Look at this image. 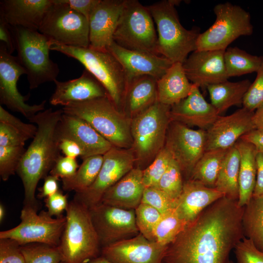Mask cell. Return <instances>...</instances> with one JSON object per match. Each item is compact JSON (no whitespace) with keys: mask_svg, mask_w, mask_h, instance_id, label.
<instances>
[{"mask_svg":"<svg viewBox=\"0 0 263 263\" xmlns=\"http://www.w3.org/2000/svg\"><path fill=\"white\" fill-rule=\"evenodd\" d=\"M253 120L256 129L263 130V105L254 112Z\"/></svg>","mask_w":263,"mask_h":263,"instance_id":"680465c9","label":"cell"},{"mask_svg":"<svg viewBox=\"0 0 263 263\" xmlns=\"http://www.w3.org/2000/svg\"><path fill=\"white\" fill-rule=\"evenodd\" d=\"M183 175L177 163L173 159L156 186L170 198L177 201L183 187Z\"/></svg>","mask_w":263,"mask_h":263,"instance_id":"f35d334b","label":"cell"},{"mask_svg":"<svg viewBox=\"0 0 263 263\" xmlns=\"http://www.w3.org/2000/svg\"><path fill=\"white\" fill-rule=\"evenodd\" d=\"M244 207L224 196L204 210L168 245L162 263H227L244 237Z\"/></svg>","mask_w":263,"mask_h":263,"instance_id":"6da1fadb","label":"cell"},{"mask_svg":"<svg viewBox=\"0 0 263 263\" xmlns=\"http://www.w3.org/2000/svg\"><path fill=\"white\" fill-rule=\"evenodd\" d=\"M256 180L252 197L263 196V153L257 152Z\"/></svg>","mask_w":263,"mask_h":263,"instance_id":"9f6ffc18","label":"cell"},{"mask_svg":"<svg viewBox=\"0 0 263 263\" xmlns=\"http://www.w3.org/2000/svg\"><path fill=\"white\" fill-rule=\"evenodd\" d=\"M257 76L245 93L243 102V107L254 112L263 105V56Z\"/></svg>","mask_w":263,"mask_h":263,"instance_id":"ee69618b","label":"cell"},{"mask_svg":"<svg viewBox=\"0 0 263 263\" xmlns=\"http://www.w3.org/2000/svg\"><path fill=\"white\" fill-rule=\"evenodd\" d=\"M113 39L124 48L161 56L153 18L138 0H124Z\"/></svg>","mask_w":263,"mask_h":263,"instance_id":"9c48e42d","label":"cell"},{"mask_svg":"<svg viewBox=\"0 0 263 263\" xmlns=\"http://www.w3.org/2000/svg\"><path fill=\"white\" fill-rule=\"evenodd\" d=\"M157 79L140 75L129 81L123 112L132 119L157 101Z\"/></svg>","mask_w":263,"mask_h":263,"instance_id":"83f0119b","label":"cell"},{"mask_svg":"<svg viewBox=\"0 0 263 263\" xmlns=\"http://www.w3.org/2000/svg\"><path fill=\"white\" fill-rule=\"evenodd\" d=\"M101 169L93 184L75 193V200L90 208L101 203L104 193L134 168L135 157L132 148L112 147L103 155Z\"/></svg>","mask_w":263,"mask_h":263,"instance_id":"4fadbf2b","label":"cell"},{"mask_svg":"<svg viewBox=\"0 0 263 263\" xmlns=\"http://www.w3.org/2000/svg\"><path fill=\"white\" fill-rule=\"evenodd\" d=\"M179 0H164L147 6L157 27L158 51L173 63H183L197 50L199 30H187L181 24L175 7Z\"/></svg>","mask_w":263,"mask_h":263,"instance_id":"8992f818","label":"cell"},{"mask_svg":"<svg viewBox=\"0 0 263 263\" xmlns=\"http://www.w3.org/2000/svg\"><path fill=\"white\" fill-rule=\"evenodd\" d=\"M250 81L244 79L238 82L227 81L208 85L211 104L222 113L232 106L243 104L244 96L251 85Z\"/></svg>","mask_w":263,"mask_h":263,"instance_id":"4dcf8cb0","label":"cell"},{"mask_svg":"<svg viewBox=\"0 0 263 263\" xmlns=\"http://www.w3.org/2000/svg\"><path fill=\"white\" fill-rule=\"evenodd\" d=\"M224 196L215 188L188 179L184 182L175 210L179 217L188 224L208 206Z\"/></svg>","mask_w":263,"mask_h":263,"instance_id":"484cf974","label":"cell"},{"mask_svg":"<svg viewBox=\"0 0 263 263\" xmlns=\"http://www.w3.org/2000/svg\"><path fill=\"white\" fill-rule=\"evenodd\" d=\"M141 203L150 205L163 214L175 208L177 201L154 187L145 188Z\"/></svg>","mask_w":263,"mask_h":263,"instance_id":"7bdbcfd3","label":"cell"},{"mask_svg":"<svg viewBox=\"0 0 263 263\" xmlns=\"http://www.w3.org/2000/svg\"><path fill=\"white\" fill-rule=\"evenodd\" d=\"M58 139L67 138L77 143L82 148V159L95 155H104L113 146L83 119L63 113L57 125Z\"/></svg>","mask_w":263,"mask_h":263,"instance_id":"44dd1931","label":"cell"},{"mask_svg":"<svg viewBox=\"0 0 263 263\" xmlns=\"http://www.w3.org/2000/svg\"><path fill=\"white\" fill-rule=\"evenodd\" d=\"M167 247L139 233L103 247L102 256L113 263H162Z\"/></svg>","mask_w":263,"mask_h":263,"instance_id":"e0dca14e","label":"cell"},{"mask_svg":"<svg viewBox=\"0 0 263 263\" xmlns=\"http://www.w3.org/2000/svg\"><path fill=\"white\" fill-rule=\"evenodd\" d=\"M242 226L244 236L263 251V196L252 197L244 207Z\"/></svg>","mask_w":263,"mask_h":263,"instance_id":"d6a6232c","label":"cell"},{"mask_svg":"<svg viewBox=\"0 0 263 263\" xmlns=\"http://www.w3.org/2000/svg\"><path fill=\"white\" fill-rule=\"evenodd\" d=\"M50 49L81 63L105 88L114 105L123 112L128 76L119 61L109 51L77 47L50 41Z\"/></svg>","mask_w":263,"mask_h":263,"instance_id":"277c9868","label":"cell"},{"mask_svg":"<svg viewBox=\"0 0 263 263\" xmlns=\"http://www.w3.org/2000/svg\"><path fill=\"white\" fill-rule=\"evenodd\" d=\"M170 107L157 101L131 119L132 148L137 167H148L164 147Z\"/></svg>","mask_w":263,"mask_h":263,"instance_id":"ba28073f","label":"cell"},{"mask_svg":"<svg viewBox=\"0 0 263 263\" xmlns=\"http://www.w3.org/2000/svg\"><path fill=\"white\" fill-rule=\"evenodd\" d=\"M45 202L49 214L56 217L62 216V213L64 210L66 211L69 204L67 195H64L59 190L45 198Z\"/></svg>","mask_w":263,"mask_h":263,"instance_id":"f907efd6","label":"cell"},{"mask_svg":"<svg viewBox=\"0 0 263 263\" xmlns=\"http://www.w3.org/2000/svg\"><path fill=\"white\" fill-rule=\"evenodd\" d=\"M62 110L86 121L113 147L132 148L131 119L118 110L108 95L72 103Z\"/></svg>","mask_w":263,"mask_h":263,"instance_id":"3957f363","label":"cell"},{"mask_svg":"<svg viewBox=\"0 0 263 263\" xmlns=\"http://www.w3.org/2000/svg\"><path fill=\"white\" fill-rule=\"evenodd\" d=\"M227 263H234V262H233L232 261H230L229 260V261Z\"/></svg>","mask_w":263,"mask_h":263,"instance_id":"6125c7cd","label":"cell"},{"mask_svg":"<svg viewBox=\"0 0 263 263\" xmlns=\"http://www.w3.org/2000/svg\"><path fill=\"white\" fill-rule=\"evenodd\" d=\"M79 167L75 158L60 155L49 173L61 180L69 179L74 176Z\"/></svg>","mask_w":263,"mask_h":263,"instance_id":"c3c4849f","label":"cell"},{"mask_svg":"<svg viewBox=\"0 0 263 263\" xmlns=\"http://www.w3.org/2000/svg\"><path fill=\"white\" fill-rule=\"evenodd\" d=\"M108 50L123 67L128 82L136 76L144 75L151 76L158 80L173 64L163 56L129 50L120 46L114 41Z\"/></svg>","mask_w":263,"mask_h":263,"instance_id":"7402d4cb","label":"cell"},{"mask_svg":"<svg viewBox=\"0 0 263 263\" xmlns=\"http://www.w3.org/2000/svg\"><path fill=\"white\" fill-rule=\"evenodd\" d=\"M27 139L11 126L0 123V147L23 146Z\"/></svg>","mask_w":263,"mask_h":263,"instance_id":"681fc988","label":"cell"},{"mask_svg":"<svg viewBox=\"0 0 263 263\" xmlns=\"http://www.w3.org/2000/svg\"><path fill=\"white\" fill-rule=\"evenodd\" d=\"M100 0H59L63 3L68 5L72 9L82 15L88 20L94 8Z\"/></svg>","mask_w":263,"mask_h":263,"instance_id":"816d5d0a","label":"cell"},{"mask_svg":"<svg viewBox=\"0 0 263 263\" xmlns=\"http://www.w3.org/2000/svg\"><path fill=\"white\" fill-rule=\"evenodd\" d=\"M59 148L65 156L75 158L80 156L83 159V150L81 146L75 141L67 138L59 140Z\"/></svg>","mask_w":263,"mask_h":263,"instance_id":"db71d44e","label":"cell"},{"mask_svg":"<svg viewBox=\"0 0 263 263\" xmlns=\"http://www.w3.org/2000/svg\"><path fill=\"white\" fill-rule=\"evenodd\" d=\"M254 112L244 108L226 116H219L206 131V151L233 147L245 134L256 129Z\"/></svg>","mask_w":263,"mask_h":263,"instance_id":"ac0fdd59","label":"cell"},{"mask_svg":"<svg viewBox=\"0 0 263 263\" xmlns=\"http://www.w3.org/2000/svg\"><path fill=\"white\" fill-rule=\"evenodd\" d=\"M240 156L234 145L227 151L219 172L215 188L225 196L238 201Z\"/></svg>","mask_w":263,"mask_h":263,"instance_id":"1f68e13d","label":"cell"},{"mask_svg":"<svg viewBox=\"0 0 263 263\" xmlns=\"http://www.w3.org/2000/svg\"><path fill=\"white\" fill-rule=\"evenodd\" d=\"M25 263H60V253L57 247L32 244L20 246Z\"/></svg>","mask_w":263,"mask_h":263,"instance_id":"ab89813d","label":"cell"},{"mask_svg":"<svg viewBox=\"0 0 263 263\" xmlns=\"http://www.w3.org/2000/svg\"><path fill=\"white\" fill-rule=\"evenodd\" d=\"M0 263H25L20 245L16 241L0 239Z\"/></svg>","mask_w":263,"mask_h":263,"instance_id":"bcb514c9","label":"cell"},{"mask_svg":"<svg viewBox=\"0 0 263 263\" xmlns=\"http://www.w3.org/2000/svg\"><path fill=\"white\" fill-rule=\"evenodd\" d=\"M234 249L236 263H263V251L244 236Z\"/></svg>","mask_w":263,"mask_h":263,"instance_id":"f6af8a7d","label":"cell"},{"mask_svg":"<svg viewBox=\"0 0 263 263\" xmlns=\"http://www.w3.org/2000/svg\"><path fill=\"white\" fill-rule=\"evenodd\" d=\"M65 211L66 224L57 246L61 263H88L97 257L100 245L89 208L74 199Z\"/></svg>","mask_w":263,"mask_h":263,"instance_id":"5b68a950","label":"cell"},{"mask_svg":"<svg viewBox=\"0 0 263 263\" xmlns=\"http://www.w3.org/2000/svg\"><path fill=\"white\" fill-rule=\"evenodd\" d=\"M52 0H3L0 15L11 26L38 31Z\"/></svg>","mask_w":263,"mask_h":263,"instance_id":"d4e9b609","label":"cell"},{"mask_svg":"<svg viewBox=\"0 0 263 263\" xmlns=\"http://www.w3.org/2000/svg\"><path fill=\"white\" fill-rule=\"evenodd\" d=\"M62 114V110L54 111L50 108L29 119L37 124V131L16 172L23 185L25 205L36 207L37 185L40 179L47 176L60 156L56 128Z\"/></svg>","mask_w":263,"mask_h":263,"instance_id":"7a4b0ae2","label":"cell"},{"mask_svg":"<svg viewBox=\"0 0 263 263\" xmlns=\"http://www.w3.org/2000/svg\"><path fill=\"white\" fill-rule=\"evenodd\" d=\"M145 186L142 169L134 167L103 194L101 203L125 209H135L141 203Z\"/></svg>","mask_w":263,"mask_h":263,"instance_id":"4316f807","label":"cell"},{"mask_svg":"<svg viewBox=\"0 0 263 263\" xmlns=\"http://www.w3.org/2000/svg\"><path fill=\"white\" fill-rule=\"evenodd\" d=\"M0 123L7 124L19 132L27 140L33 138L37 127L33 124L25 123L0 106Z\"/></svg>","mask_w":263,"mask_h":263,"instance_id":"7dc6e473","label":"cell"},{"mask_svg":"<svg viewBox=\"0 0 263 263\" xmlns=\"http://www.w3.org/2000/svg\"><path fill=\"white\" fill-rule=\"evenodd\" d=\"M171 120L207 131L219 116L217 111L204 98L199 87L193 84L189 95L170 107Z\"/></svg>","mask_w":263,"mask_h":263,"instance_id":"603a6c76","label":"cell"},{"mask_svg":"<svg viewBox=\"0 0 263 263\" xmlns=\"http://www.w3.org/2000/svg\"><path fill=\"white\" fill-rule=\"evenodd\" d=\"M225 50H196L182 63L188 80L199 87L227 80L225 61Z\"/></svg>","mask_w":263,"mask_h":263,"instance_id":"d6986e66","label":"cell"},{"mask_svg":"<svg viewBox=\"0 0 263 263\" xmlns=\"http://www.w3.org/2000/svg\"><path fill=\"white\" fill-rule=\"evenodd\" d=\"M235 145L240 156L238 204L239 207H244L252 197L256 184L257 151L252 144L241 139Z\"/></svg>","mask_w":263,"mask_h":263,"instance_id":"f546056e","label":"cell"},{"mask_svg":"<svg viewBox=\"0 0 263 263\" xmlns=\"http://www.w3.org/2000/svg\"><path fill=\"white\" fill-rule=\"evenodd\" d=\"M172 159L171 153L164 146L153 161L142 170L143 182L145 188L156 186Z\"/></svg>","mask_w":263,"mask_h":263,"instance_id":"60d3db41","label":"cell"},{"mask_svg":"<svg viewBox=\"0 0 263 263\" xmlns=\"http://www.w3.org/2000/svg\"><path fill=\"white\" fill-rule=\"evenodd\" d=\"M20 218L17 226L0 232V239L15 240L20 246L32 244L58 246L66 224L65 216L54 218L45 211L38 214L37 207L25 205Z\"/></svg>","mask_w":263,"mask_h":263,"instance_id":"8fae6325","label":"cell"},{"mask_svg":"<svg viewBox=\"0 0 263 263\" xmlns=\"http://www.w3.org/2000/svg\"><path fill=\"white\" fill-rule=\"evenodd\" d=\"M54 83L56 88L50 98V103L53 106L64 107L74 103L109 96L101 83L86 69L77 78L64 82L56 80Z\"/></svg>","mask_w":263,"mask_h":263,"instance_id":"cb8c5ba5","label":"cell"},{"mask_svg":"<svg viewBox=\"0 0 263 263\" xmlns=\"http://www.w3.org/2000/svg\"><path fill=\"white\" fill-rule=\"evenodd\" d=\"M228 150L206 151L195 166L189 179L214 188L221 164Z\"/></svg>","mask_w":263,"mask_h":263,"instance_id":"836d02e7","label":"cell"},{"mask_svg":"<svg viewBox=\"0 0 263 263\" xmlns=\"http://www.w3.org/2000/svg\"><path fill=\"white\" fill-rule=\"evenodd\" d=\"M213 11L216 19L199 34L196 50H225L239 37L252 34L250 14L241 7L227 2L215 5Z\"/></svg>","mask_w":263,"mask_h":263,"instance_id":"30bf717a","label":"cell"},{"mask_svg":"<svg viewBox=\"0 0 263 263\" xmlns=\"http://www.w3.org/2000/svg\"><path fill=\"white\" fill-rule=\"evenodd\" d=\"M124 0H100L89 18V48L108 51L123 7Z\"/></svg>","mask_w":263,"mask_h":263,"instance_id":"ffe728a7","label":"cell"},{"mask_svg":"<svg viewBox=\"0 0 263 263\" xmlns=\"http://www.w3.org/2000/svg\"><path fill=\"white\" fill-rule=\"evenodd\" d=\"M5 215V210L4 206L2 205H0V222L1 223L4 218Z\"/></svg>","mask_w":263,"mask_h":263,"instance_id":"94428289","label":"cell"},{"mask_svg":"<svg viewBox=\"0 0 263 263\" xmlns=\"http://www.w3.org/2000/svg\"><path fill=\"white\" fill-rule=\"evenodd\" d=\"M252 144L256 148L257 152L263 153V130H253L244 135L240 138Z\"/></svg>","mask_w":263,"mask_h":263,"instance_id":"6f0895ef","label":"cell"},{"mask_svg":"<svg viewBox=\"0 0 263 263\" xmlns=\"http://www.w3.org/2000/svg\"><path fill=\"white\" fill-rule=\"evenodd\" d=\"M25 151L23 146L0 147V176L3 181L8 180L17 172Z\"/></svg>","mask_w":263,"mask_h":263,"instance_id":"b9f144b4","label":"cell"},{"mask_svg":"<svg viewBox=\"0 0 263 263\" xmlns=\"http://www.w3.org/2000/svg\"><path fill=\"white\" fill-rule=\"evenodd\" d=\"M24 74H26V71L17 57L9 54L4 45L0 42V104L21 113L29 120L38 113L45 110L46 100L33 105L25 103L27 96L21 94L17 88V82Z\"/></svg>","mask_w":263,"mask_h":263,"instance_id":"9a60e30c","label":"cell"},{"mask_svg":"<svg viewBox=\"0 0 263 263\" xmlns=\"http://www.w3.org/2000/svg\"><path fill=\"white\" fill-rule=\"evenodd\" d=\"M206 130H193L183 123L170 122L164 146L187 180L189 179L195 166L206 151Z\"/></svg>","mask_w":263,"mask_h":263,"instance_id":"5bb4252c","label":"cell"},{"mask_svg":"<svg viewBox=\"0 0 263 263\" xmlns=\"http://www.w3.org/2000/svg\"><path fill=\"white\" fill-rule=\"evenodd\" d=\"M88 263H113L111 262V261H109L107 259H106L105 257L101 256L99 257H96Z\"/></svg>","mask_w":263,"mask_h":263,"instance_id":"91938a15","label":"cell"},{"mask_svg":"<svg viewBox=\"0 0 263 263\" xmlns=\"http://www.w3.org/2000/svg\"><path fill=\"white\" fill-rule=\"evenodd\" d=\"M58 177L49 175L44 178V181L42 187L39 189L38 195L40 199L46 198L59 190Z\"/></svg>","mask_w":263,"mask_h":263,"instance_id":"11a10c76","label":"cell"},{"mask_svg":"<svg viewBox=\"0 0 263 263\" xmlns=\"http://www.w3.org/2000/svg\"><path fill=\"white\" fill-rule=\"evenodd\" d=\"M103 155H95L83 159L75 173L69 179H63L62 188L66 191L82 192L95 180L103 163Z\"/></svg>","mask_w":263,"mask_h":263,"instance_id":"e575fe53","label":"cell"},{"mask_svg":"<svg viewBox=\"0 0 263 263\" xmlns=\"http://www.w3.org/2000/svg\"><path fill=\"white\" fill-rule=\"evenodd\" d=\"M134 211L139 233L148 240L154 241V230L163 214L155 208L143 203H141Z\"/></svg>","mask_w":263,"mask_h":263,"instance_id":"74e56055","label":"cell"},{"mask_svg":"<svg viewBox=\"0 0 263 263\" xmlns=\"http://www.w3.org/2000/svg\"><path fill=\"white\" fill-rule=\"evenodd\" d=\"M187 225L179 217L175 209L163 214L154 230V241L168 246Z\"/></svg>","mask_w":263,"mask_h":263,"instance_id":"8d00e7d4","label":"cell"},{"mask_svg":"<svg viewBox=\"0 0 263 263\" xmlns=\"http://www.w3.org/2000/svg\"><path fill=\"white\" fill-rule=\"evenodd\" d=\"M89 210L103 247L139 233L134 209H122L100 203Z\"/></svg>","mask_w":263,"mask_h":263,"instance_id":"2e32d148","label":"cell"},{"mask_svg":"<svg viewBox=\"0 0 263 263\" xmlns=\"http://www.w3.org/2000/svg\"><path fill=\"white\" fill-rule=\"evenodd\" d=\"M46 13L38 31L58 43L77 47L90 46L89 20L59 0Z\"/></svg>","mask_w":263,"mask_h":263,"instance_id":"7c38bea8","label":"cell"},{"mask_svg":"<svg viewBox=\"0 0 263 263\" xmlns=\"http://www.w3.org/2000/svg\"><path fill=\"white\" fill-rule=\"evenodd\" d=\"M17 58L26 71L29 88L33 90L48 82H54L59 72L49 56L50 39L38 31L10 26Z\"/></svg>","mask_w":263,"mask_h":263,"instance_id":"52a82bcc","label":"cell"},{"mask_svg":"<svg viewBox=\"0 0 263 263\" xmlns=\"http://www.w3.org/2000/svg\"><path fill=\"white\" fill-rule=\"evenodd\" d=\"M0 42L5 46L8 52L11 54L16 50L15 41L10 26L0 15Z\"/></svg>","mask_w":263,"mask_h":263,"instance_id":"f5cc1de1","label":"cell"},{"mask_svg":"<svg viewBox=\"0 0 263 263\" xmlns=\"http://www.w3.org/2000/svg\"><path fill=\"white\" fill-rule=\"evenodd\" d=\"M227 77L257 72L262 61V56L252 55L238 47H229L224 53Z\"/></svg>","mask_w":263,"mask_h":263,"instance_id":"d590c367","label":"cell"},{"mask_svg":"<svg viewBox=\"0 0 263 263\" xmlns=\"http://www.w3.org/2000/svg\"><path fill=\"white\" fill-rule=\"evenodd\" d=\"M192 86L186 75L182 63H173L157 80V101L171 106L187 97Z\"/></svg>","mask_w":263,"mask_h":263,"instance_id":"f1b7e54d","label":"cell"}]
</instances>
